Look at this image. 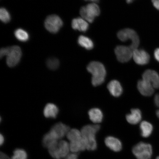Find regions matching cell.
<instances>
[{
    "label": "cell",
    "instance_id": "obj_9",
    "mask_svg": "<svg viewBox=\"0 0 159 159\" xmlns=\"http://www.w3.org/2000/svg\"><path fill=\"white\" fill-rule=\"evenodd\" d=\"M133 50L129 47L123 45H119L115 49L118 61L120 62H128L132 59L133 55Z\"/></svg>",
    "mask_w": 159,
    "mask_h": 159
},
{
    "label": "cell",
    "instance_id": "obj_18",
    "mask_svg": "<svg viewBox=\"0 0 159 159\" xmlns=\"http://www.w3.org/2000/svg\"><path fill=\"white\" fill-rule=\"evenodd\" d=\"M59 112V109L56 105L49 103L45 107L43 114L46 118H55L58 115Z\"/></svg>",
    "mask_w": 159,
    "mask_h": 159
},
{
    "label": "cell",
    "instance_id": "obj_32",
    "mask_svg": "<svg viewBox=\"0 0 159 159\" xmlns=\"http://www.w3.org/2000/svg\"><path fill=\"white\" fill-rule=\"evenodd\" d=\"M0 159H11L4 152H1L0 154Z\"/></svg>",
    "mask_w": 159,
    "mask_h": 159
},
{
    "label": "cell",
    "instance_id": "obj_28",
    "mask_svg": "<svg viewBox=\"0 0 159 159\" xmlns=\"http://www.w3.org/2000/svg\"><path fill=\"white\" fill-rule=\"evenodd\" d=\"M9 47L3 48L0 51V57L2 58V57L5 56H7L8 52Z\"/></svg>",
    "mask_w": 159,
    "mask_h": 159
},
{
    "label": "cell",
    "instance_id": "obj_33",
    "mask_svg": "<svg viewBox=\"0 0 159 159\" xmlns=\"http://www.w3.org/2000/svg\"><path fill=\"white\" fill-rule=\"evenodd\" d=\"M154 102L157 106L159 107V94H157L155 96Z\"/></svg>",
    "mask_w": 159,
    "mask_h": 159
},
{
    "label": "cell",
    "instance_id": "obj_35",
    "mask_svg": "<svg viewBox=\"0 0 159 159\" xmlns=\"http://www.w3.org/2000/svg\"><path fill=\"white\" fill-rule=\"evenodd\" d=\"M85 1H92L95 3H98L99 1V0H85Z\"/></svg>",
    "mask_w": 159,
    "mask_h": 159
},
{
    "label": "cell",
    "instance_id": "obj_4",
    "mask_svg": "<svg viewBox=\"0 0 159 159\" xmlns=\"http://www.w3.org/2000/svg\"><path fill=\"white\" fill-rule=\"evenodd\" d=\"M118 38L122 42L130 40L132 41L129 47L134 51L138 49L140 44V39L136 32L134 30L126 29L121 30L117 34Z\"/></svg>",
    "mask_w": 159,
    "mask_h": 159
},
{
    "label": "cell",
    "instance_id": "obj_24",
    "mask_svg": "<svg viewBox=\"0 0 159 159\" xmlns=\"http://www.w3.org/2000/svg\"><path fill=\"white\" fill-rule=\"evenodd\" d=\"M70 142L80 140L82 139L81 131L76 129H70L66 135Z\"/></svg>",
    "mask_w": 159,
    "mask_h": 159
},
{
    "label": "cell",
    "instance_id": "obj_19",
    "mask_svg": "<svg viewBox=\"0 0 159 159\" xmlns=\"http://www.w3.org/2000/svg\"><path fill=\"white\" fill-rule=\"evenodd\" d=\"M89 118L93 123L99 124L102 122L103 115L100 109L97 108L91 109L89 112Z\"/></svg>",
    "mask_w": 159,
    "mask_h": 159
},
{
    "label": "cell",
    "instance_id": "obj_34",
    "mask_svg": "<svg viewBox=\"0 0 159 159\" xmlns=\"http://www.w3.org/2000/svg\"><path fill=\"white\" fill-rule=\"evenodd\" d=\"M5 142V138L3 135L2 134L0 135V144L1 146H2Z\"/></svg>",
    "mask_w": 159,
    "mask_h": 159
},
{
    "label": "cell",
    "instance_id": "obj_38",
    "mask_svg": "<svg viewBox=\"0 0 159 159\" xmlns=\"http://www.w3.org/2000/svg\"><path fill=\"white\" fill-rule=\"evenodd\" d=\"M156 159H159V156L157 157V158H156Z\"/></svg>",
    "mask_w": 159,
    "mask_h": 159
},
{
    "label": "cell",
    "instance_id": "obj_21",
    "mask_svg": "<svg viewBox=\"0 0 159 159\" xmlns=\"http://www.w3.org/2000/svg\"><path fill=\"white\" fill-rule=\"evenodd\" d=\"M141 136L143 138H147L152 134L153 128L152 125L147 121H143L140 125Z\"/></svg>",
    "mask_w": 159,
    "mask_h": 159
},
{
    "label": "cell",
    "instance_id": "obj_37",
    "mask_svg": "<svg viewBox=\"0 0 159 159\" xmlns=\"http://www.w3.org/2000/svg\"><path fill=\"white\" fill-rule=\"evenodd\" d=\"M156 114H157V116L158 118H159V110H158L157 111Z\"/></svg>",
    "mask_w": 159,
    "mask_h": 159
},
{
    "label": "cell",
    "instance_id": "obj_25",
    "mask_svg": "<svg viewBox=\"0 0 159 159\" xmlns=\"http://www.w3.org/2000/svg\"><path fill=\"white\" fill-rule=\"evenodd\" d=\"M27 153L24 149L17 148L14 150L11 159H28Z\"/></svg>",
    "mask_w": 159,
    "mask_h": 159
},
{
    "label": "cell",
    "instance_id": "obj_13",
    "mask_svg": "<svg viewBox=\"0 0 159 159\" xmlns=\"http://www.w3.org/2000/svg\"><path fill=\"white\" fill-rule=\"evenodd\" d=\"M105 145L109 149L114 152H119L122 150L123 145L122 142L115 137L109 136L105 139Z\"/></svg>",
    "mask_w": 159,
    "mask_h": 159
},
{
    "label": "cell",
    "instance_id": "obj_17",
    "mask_svg": "<svg viewBox=\"0 0 159 159\" xmlns=\"http://www.w3.org/2000/svg\"><path fill=\"white\" fill-rule=\"evenodd\" d=\"M142 118V113L138 109H132L130 114H127L126 116L127 121L129 124L132 125L138 124Z\"/></svg>",
    "mask_w": 159,
    "mask_h": 159
},
{
    "label": "cell",
    "instance_id": "obj_26",
    "mask_svg": "<svg viewBox=\"0 0 159 159\" xmlns=\"http://www.w3.org/2000/svg\"><path fill=\"white\" fill-rule=\"evenodd\" d=\"M0 19L3 23L5 24L9 23L11 21V15L5 7H1L0 9Z\"/></svg>",
    "mask_w": 159,
    "mask_h": 159
},
{
    "label": "cell",
    "instance_id": "obj_1",
    "mask_svg": "<svg viewBox=\"0 0 159 159\" xmlns=\"http://www.w3.org/2000/svg\"><path fill=\"white\" fill-rule=\"evenodd\" d=\"M100 129V126L97 124L85 125L81 129L80 131L87 150L93 151L96 150V135Z\"/></svg>",
    "mask_w": 159,
    "mask_h": 159
},
{
    "label": "cell",
    "instance_id": "obj_14",
    "mask_svg": "<svg viewBox=\"0 0 159 159\" xmlns=\"http://www.w3.org/2000/svg\"><path fill=\"white\" fill-rule=\"evenodd\" d=\"M139 92L145 96H150L154 93V88L152 85L143 79L138 81L137 85Z\"/></svg>",
    "mask_w": 159,
    "mask_h": 159
},
{
    "label": "cell",
    "instance_id": "obj_15",
    "mask_svg": "<svg viewBox=\"0 0 159 159\" xmlns=\"http://www.w3.org/2000/svg\"><path fill=\"white\" fill-rule=\"evenodd\" d=\"M71 27L73 29L85 33L89 29V25L86 20L82 18L78 17L72 20Z\"/></svg>",
    "mask_w": 159,
    "mask_h": 159
},
{
    "label": "cell",
    "instance_id": "obj_8",
    "mask_svg": "<svg viewBox=\"0 0 159 159\" xmlns=\"http://www.w3.org/2000/svg\"><path fill=\"white\" fill-rule=\"evenodd\" d=\"M22 55L20 48L14 45L9 47L8 52L7 56V64L8 66L13 67L20 62Z\"/></svg>",
    "mask_w": 159,
    "mask_h": 159
},
{
    "label": "cell",
    "instance_id": "obj_22",
    "mask_svg": "<svg viewBox=\"0 0 159 159\" xmlns=\"http://www.w3.org/2000/svg\"><path fill=\"white\" fill-rule=\"evenodd\" d=\"M69 144L70 151L72 152L78 153L79 152L87 150L86 146L83 138L80 140L70 142Z\"/></svg>",
    "mask_w": 159,
    "mask_h": 159
},
{
    "label": "cell",
    "instance_id": "obj_2",
    "mask_svg": "<svg viewBox=\"0 0 159 159\" xmlns=\"http://www.w3.org/2000/svg\"><path fill=\"white\" fill-rule=\"evenodd\" d=\"M87 70L92 75L91 82L94 86H98L104 82L106 70L102 63L97 61H92L87 66Z\"/></svg>",
    "mask_w": 159,
    "mask_h": 159
},
{
    "label": "cell",
    "instance_id": "obj_16",
    "mask_svg": "<svg viewBox=\"0 0 159 159\" xmlns=\"http://www.w3.org/2000/svg\"><path fill=\"white\" fill-rule=\"evenodd\" d=\"M107 88L110 94L115 97L120 96L123 92V89L120 83L116 80H113L108 83Z\"/></svg>",
    "mask_w": 159,
    "mask_h": 159
},
{
    "label": "cell",
    "instance_id": "obj_36",
    "mask_svg": "<svg viewBox=\"0 0 159 159\" xmlns=\"http://www.w3.org/2000/svg\"><path fill=\"white\" fill-rule=\"evenodd\" d=\"M134 0H126V2L128 3H131L134 1Z\"/></svg>",
    "mask_w": 159,
    "mask_h": 159
},
{
    "label": "cell",
    "instance_id": "obj_30",
    "mask_svg": "<svg viewBox=\"0 0 159 159\" xmlns=\"http://www.w3.org/2000/svg\"><path fill=\"white\" fill-rule=\"evenodd\" d=\"M154 56L155 59L159 62V48L155 50L154 52Z\"/></svg>",
    "mask_w": 159,
    "mask_h": 159
},
{
    "label": "cell",
    "instance_id": "obj_31",
    "mask_svg": "<svg viewBox=\"0 0 159 159\" xmlns=\"http://www.w3.org/2000/svg\"><path fill=\"white\" fill-rule=\"evenodd\" d=\"M154 7L159 11V0H152Z\"/></svg>",
    "mask_w": 159,
    "mask_h": 159
},
{
    "label": "cell",
    "instance_id": "obj_5",
    "mask_svg": "<svg viewBox=\"0 0 159 159\" xmlns=\"http://www.w3.org/2000/svg\"><path fill=\"white\" fill-rule=\"evenodd\" d=\"M132 152L137 159H151L152 154V147L148 143L140 142L133 147Z\"/></svg>",
    "mask_w": 159,
    "mask_h": 159
},
{
    "label": "cell",
    "instance_id": "obj_29",
    "mask_svg": "<svg viewBox=\"0 0 159 159\" xmlns=\"http://www.w3.org/2000/svg\"><path fill=\"white\" fill-rule=\"evenodd\" d=\"M79 155L77 153L69 154L65 159H78Z\"/></svg>",
    "mask_w": 159,
    "mask_h": 159
},
{
    "label": "cell",
    "instance_id": "obj_6",
    "mask_svg": "<svg viewBox=\"0 0 159 159\" xmlns=\"http://www.w3.org/2000/svg\"><path fill=\"white\" fill-rule=\"evenodd\" d=\"M80 13L82 18L89 23H92L97 17L100 13V9L96 3L89 4L81 8Z\"/></svg>",
    "mask_w": 159,
    "mask_h": 159
},
{
    "label": "cell",
    "instance_id": "obj_11",
    "mask_svg": "<svg viewBox=\"0 0 159 159\" xmlns=\"http://www.w3.org/2000/svg\"><path fill=\"white\" fill-rule=\"evenodd\" d=\"M70 129L69 126L62 123L59 122L53 125L50 131L59 140L66 136Z\"/></svg>",
    "mask_w": 159,
    "mask_h": 159
},
{
    "label": "cell",
    "instance_id": "obj_20",
    "mask_svg": "<svg viewBox=\"0 0 159 159\" xmlns=\"http://www.w3.org/2000/svg\"><path fill=\"white\" fill-rule=\"evenodd\" d=\"M77 43L80 47L87 50H90L94 47V43L92 40L84 35L79 36L77 39Z\"/></svg>",
    "mask_w": 159,
    "mask_h": 159
},
{
    "label": "cell",
    "instance_id": "obj_23",
    "mask_svg": "<svg viewBox=\"0 0 159 159\" xmlns=\"http://www.w3.org/2000/svg\"><path fill=\"white\" fill-rule=\"evenodd\" d=\"M16 38L22 42H26L30 39V35L27 32L21 28L16 29L14 32Z\"/></svg>",
    "mask_w": 159,
    "mask_h": 159
},
{
    "label": "cell",
    "instance_id": "obj_7",
    "mask_svg": "<svg viewBox=\"0 0 159 159\" xmlns=\"http://www.w3.org/2000/svg\"><path fill=\"white\" fill-rule=\"evenodd\" d=\"M63 25L62 20L58 16L56 15L48 16L44 22L45 29L49 32L53 34L58 33Z\"/></svg>",
    "mask_w": 159,
    "mask_h": 159
},
{
    "label": "cell",
    "instance_id": "obj_27",
    "mask_svg": "<svg viewBox=\"0 0 159 159\" xmlns=\"http://www.w3.org/2000/svg\"><path fill=\"white\" fill-rule=\"evenodd\" d=\"M46 65L49 69L51 70H55L58 68L60 62L58 59L55 57H50L47 59Z\"/></svg>",
    "mask_w": 159,
    "mask_h": 159
},
{
    "label": "cell",
    "instance_id": "obj_12",
    "mask_svg": "<svg viewBox=\"0 0 159 159\" xmlns=\"http://www.w3.org/2000/svg\"><path fill=\"white\" fill-rule=\"evenodd\" d=\"M143 79L150 83L155 89L159 88V75L152 70H147L142 75Z\"/></svg>",
    "mask_w": 159,
    "mask_h": 159
},
{
    "label": "cell",
    "instance_id": "obj_10",
    "mask_svg": "<svg viewBox=\"0 0 159 159\" xmlns=\"http://www.w3.org/2000/svg\"><path fill=\"white\" fill-rule=\"evenodd\" d=\"M133 57L135 63L140 65L148 64L150 60V56L148 53L142 49H134L133 51Z\"/></svg>",
    "mask_w": 159,
    "mask_h": 159
},
{
    "label": "cell",
    "instance_id": "obj_3",
    "mask_svg": "<svg viewBox=\"0 0 159 159\" xmlns=\"http://www.w3.org/2000/svg\"><path fill=\"white\" fill-rule=\"evenodd\" d=\"M48 149L49 153L54 159L65 158L70 151V144L67 141H57L50 146Z\"/></svg>",
    "mask_w": 159,
    "mask_h": 159
}]
</instances>
